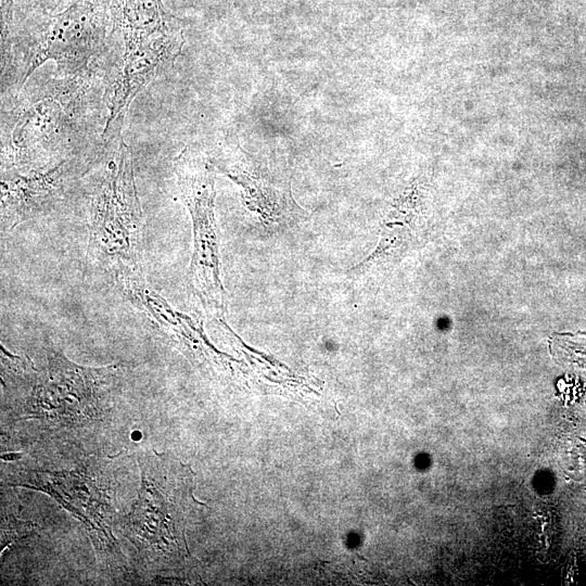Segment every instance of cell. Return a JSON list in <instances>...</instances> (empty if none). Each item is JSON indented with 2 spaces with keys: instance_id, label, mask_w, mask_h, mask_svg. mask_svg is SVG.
<instances>
[{
  "instance_id": "cell-1",
  "label": "cell",
  "mask_w": 586,
  "mask_h": 586,
  "mask_svg": "<svg viewBox=\"0 0 586 586\" xmlns=\"http://www.w3.org/2000/svg\"><path fill=\"white\" fill-rule=\"evenodd\" d=\"M100 61L87 71L22 89L1 112V170L27 173L104 142L95 137L104 105Z\"/></svg>"
},
{
  "instance_id": "cell-2",
  "label": "cell",
  "mask_w": 586,
  "mask_h": 586,
  "mask_svg": "<svg viewBox=\"0 0 586 586\" xmlns=\"http://www.w3.org/2000/svg\"><path fill=\"white\" fill-rule=\"evenodd\" d=\"M111 0H75L56 12L15 5L8 25L1 26V93L21 91L33 73L47 61L58 75L90 68L103 55L110 31Z\"/></svg>"
},
{
  "instance_id": "cell-3",
  "label": "cell",
  "mask_w": 586,
  "mask_h": 586,
  "mask_svg": "<svg viewBox=\"0 0 586 586\" xmlns=\"http://www.w3.org/2000/svg\"><path fill=\"white\" fill-rule=\"evenodd\" d=\"M140 468L139 498L125 518L124 534L142 562L170 572L189 556L183 517L192 499L190 470L158 453L142 455Z\"/></svg>"
},
{
  "instance_id": "cell-4",
  "label": "cell",
  "mask_w": 586,
  "mask_h": 586,
  "mask_svg": "<svg viewBox=\"0 0 586 586\" xmlns=\"http://www.w3.org/2000/svg\"><path fill=\"white\" fill-rule=\"evenodd\" d=\"M47 370L38 371L27 357L1 347L5 387L24 410L37 418L75 421L100 415L123 374L120 366L82 367L54 349L47 351Z\"/></svg>"
},
{
  "instance_id": "cell-5",
  "label": "cell",
  "mask_w": 586,
  "mask_h": 586,
  "mask_svg": "<svg viewBox=\"0 0 586 586\" xmlns=\"http://www.w3.org/2000/svg\"><path fill=\"white\" fill-rule=\"evenodd\" d=\"M143 229L132 154L122 138L91 196L88 257L112 273L140 268Z\"/></svg>"
},
{
  "instance_id": "cell-6",
  "label": "cell",
  "mask_w": 586,
  "mask_h": 586,
  "mask_svg": "<svg viewBox=\"0 0 586 586\" xmlns=\"http://www.w3.org/2000/svg\"><path fill=\"white\" fill-rule=\"evenodd\" d=\"M215 170L213 163L190 146L175 158L181 199L192 220L193 252L188 281L205 314L220 320L227 310L228 295L220 276Z\"/></svg>"
},
{
  "instance_id": "cell-7",
  "label": "cell",
  "mask_w": 586,
  "mask_h": 586,
  "mask_svg": "<svg viewBox=\"0 0 586 586\" xmlns=\"http://www.w3.org/2000/svg\"><path fill=\"white\" fill-rule=\"evenodd\" d=\"M107 145L101 142L53 165L27 173L1 170V232L10 233L22 222L49 212L63 201L103 156Z\"/></svg>"
},
{
  "instance_id": "cell-8",
  "label": "cell",
  "mask_w": 586,
  "mask_h": 586,
  "mask_svg": "<svg viewBox=\"0 0 586 586\" xmlns=\"http://www.w3.org/2000/svg\"><path fill=\"white\" fill-rule=\"evenodd\" d=\"M213 165L239 187L242 204L259 232L284 231L308 219L293 198L290 181L265 171L239 145L227 144Z\"/></svg>"
},
{
  "instance_id": "cell-9",
  "label": "cell",
  "mask_w": 586,
  "mask_h": 586,
  "mask_svg": "<svg viewBox=\"0 0 586 586\" xmlns=\"http://www.w3.org/2000/svg\"><path fill=\"white\" fill-rule=\"evenodd\" d=\"M182 31L162 0H111L109 47L131 48Z\"/></svg>"
},
{
  "instance_id": "cell-10",
  "label": "cell",
  "mask_w": 586,
  "mask_h": 586,
  "mask_svg": "<svg viewBox=\"0 0 586 586\" xmlns=\"http://www.w3.org/2000/svg\"><path fill=\"white\" fill-rule=\"evenodd\" d=\"M75 0H14L15 5L25 10L55 12L64 9Z\"/></svg>"
}]
</instances>
